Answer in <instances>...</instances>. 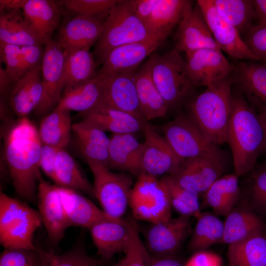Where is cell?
Masks as SVG:
<instances>
[{
	"label": "cell",
	"instance_id": "816d5d0a",
	"mask_svg": "<svg viewBox=\"0 0 266 266\" xmlns=\"http://www.w3.org/2000/svg\"><path fill=\"white\" fill-rule=\"evenodd\" d=\"M184 266H222V259L213 251L200 250L196 252Z\"/></svg>",
	"mask_w": 266,
	"mask_h": 266
},
{
	"label": "cell",
	"instance_id": "9f6ffc18",
	"mask_svg": "<svg viewBox=\"0 0 266 266\" xmlns=\"http://www.w3.org/2000/svg\"><path fill=\"white\" fill-rule=\"evenodd\" d=\"M27 0H0V10H7L23 8Z\"/></svg>",
	"mask_w": 266,
	"mask_h": 266
},
{
	"label": "cell",
	"instance_id": "db71d44e",
	"mask_svg": "<svg viewBox=\"0 0 266 266\" xmlns=\"http://www.w3.org/2000/svg\"><path fill=\"white\" fill-rule=\"evenodd\" d=\"M174 255L156 256L150 255L149 266H184Z\"/></svg>",
	"mask_w": 266,
	"mask_h": 266
},
{
	"label": "cell",
	"instance_id": "83f0119b",
	"mask_svg": "<svg viewBox=\"0 0 266 266\" xmlns=\"http://www.w3.org/2000/svg\"><path fill=\"white\" fill-rule=\"evenodd\" d=\"M256 61L238 63L231 77L257 107L266 105V65Z\"/></svg>",
	"mask_w": 266,
	"mask_h": 266
},
{
	"label": "cell",
	"instance_id": "d6a6232c",
	"mask_svg": "<svg viewBox=\"0 0 266 266\" xmlns=\"http://www.w3.org/2000/svg\"><path fill=\"white\" fill-rule=\"evenodd\" d=\"M238 177L234 173L217 179L203 194L202 205L210 207L218 215L227 216L239 197Z\"/></svg>",
	"mask_w": 266,
	"mask_h": 266
},
{
	"label": "cell",
	"instance_id": "603a6c76",
	"mask_svg": "<svg viewBox=\"0 0 266 266\" xmlns=\"http://www.w3.org/2000/svg\"><path fill=\"white\" fill-rule=\"evenodd\" d=\"M104 22L82 16H76L61 27L57 42L66 52L89 50L96 43L104 27Z\"/></svg>",
	"mask_w": 266,
	"mask_h": 266
},
{
	"label": "cell",
	"instance_id": "d6986e66",
	"mask_svg": "<svg viewBox=\"0 0 266 266\" xmlns=\"http://www.w3.org/2000/svg\"><path fill=\"white\" fill-rule=\"evenodd\" d=\"M161 44L152 39L117 47L104 57L97 75L103 79L119 73L136 71L141 62Z\"/></svg>",
	"mask_w": 266,
	"mask_h": 266
},
{
	"label": "cell",
	"instance_id": "60d3db41",
	"mask_svg": "<svg viewBox=\"0 0 266 266\" xmlns=\"http://www.w3.org/2000/svg\"><path fill=\"white\" fill-rule=\"evenodd\" d=\"M35 246L40 255L42 266H85L102 263L88 255L82 235L70 249L61 255L51 252L37 243Z\"/></svg>",
	"mask_w": 266,
	"mask_h": 266
},
{
	"label": "cell",
	"instance_id": "4316f807",
	"mask_svg": "<svg viewBox=\"0 0 266 266\" xmlns=\"http://www.w3.org/2000/svg\"><path fill=\"white\" fill-rule=\"evenodd\" d=\"M186 0H159L151 15L144 23L151 37L163 41L179 24L191 2Z\"/></svg>",
	"mask_w": 266,
	"mask_h": 266
},
{
	"label": "cell",
	"instance_id": "ba28073f",
	"mask_svg": "<svg viewBox=\"0 0 266 266\" xmlns=\"http://www.w3.org/2000/svg\"><path fill=\"white\" fill-rule=\"evenodd\" d=\"M94 177L93 193L109 216L122 219L129 204L133 187L132 176L111 171L101 163L86 161Z\"/></svg>",
	"mask_w": 266,
	"mask_h": 266
},
{
	"label": "cell",
	"instance_id": "c3c4849f",
	"mask_svg": "<svg viewBox=\"0 0 266 266\" xmlns=\"http://www.w3.org/2000/svg\"><path fill=\"white\" fill-rule=\"evenodd\" d=\"M250 197L255 209L266 214V167L259 170L253 176Z\"/></svg>",
	"mask_w": 266,
	"mask_h": 266
},
{
	"label": "cell",
	"instance_id": "8fae6325",
	"mask_svg": "<svg viewBox=\"0 0 266 266\" xmlns=\"http://www.w3.org/2000/svg\"><path fill=\"white\" fill-rule=\"evenodd\" d=\"M197 3L221 51L235 59L260 61L241 38L237 29L219 13L213 0H198Z\"/></svg>",
	"mask_w": 266,
	"mask_h": 266
},
{
	"label": "cell",
	"instance_id": "681fc988",
	"mask_svg": "<svg viewBox=\"0 0 266 266\" xmlns=\"http://www.w3.org/2000/svg\"><path fill=\"white\" fill-rule=\"evenodd\" d=\"M60 149L52 146L42 144L40 151V168L54 182L55 163L57 155Z\"/></svg>",
	"mask_w": 266,
	"mask_h": 266
},
{
	"label": "cell",
	"instance_id": "f1b7e54d",
	"mask_svg": "<svg viewBox=\"0 0 266 266\" xmlns=\"http://www.w3.org/2000/svg\"><path fill=\"white\" fill-rule=\"evenodd\" d=\"M72 130L86 161L98 162L107 167L110 138L105 132L83 119L73 124Z\"/></svg>",
	"mask_w": 266,
	"mask_h": 266
},
{
	"label": "cell",
	"instance_id": "277c9868",
	"mask_svg": "<svg viewBox=\"0 0 266 266\" xmlns=\"http://www.w3.org/2000/svg\"><path fill=\"white\" fill-rule=\"evenodd\" d=\"M146 62L152 79L168 108L180 105L191 97L196 86L186 61L176 49L165 54H154Z\"/></svg>",
	"mask_w": 266,
	"mask_h": 266
},
{
	"label": "cell",
	"instance_id": "8992f818",
	"mask_svg": "<svg viewBox=\"0 0 266 266\" xmlns=\"http://www.w3.org/2000/svg\"><path fill=\"white\" fill-rule=\"evenodd\" d=\"M152 39L134 13L130 0H119L104 23L94 55L101 63L106 55L117 47Z\"/></svg>",
	"mask_w": 266,
	"mask_h": 266
},
{
	"label": "cell",
	"instance_id": "7a4b0ae2",
	"mask_svg": "<svg viewBox=\"0 0 266 266\" xmlns=\"http://www.w3.org/2000/svg\"><path fill=\"white\" fill-rule=\"evenodd\" d=\"M227 142L238 176L250 171L260 153L265 149L264 130L259 116L240 95L233 96Z\"/></svg>",
	"mask_w": 266,
	"mask_h": 266
},
{
	"label": "cell",
	"instance_id": "f35d334b",
	"mask_svg": "<svg viewBox=\"0 0 266 266\" xmlns=\"http://www.w3.org/2000/svg\"><path fill=\"white\" fill-rule=\"evenodd\" d=\"M224 232V223L217 216L211 213H201L191 234L189 249L197 252L221 243Z\"/></svg>",
	"mask_w": 266,
	"mask_h": 266
},
{
	"label": "cell",
	"instance_id": "d590c367",
	"mask_svg": "<svg viewBox=\"0 0 266 266\" xmlns=\"http://www.w3.org/2000/svg\"><path fill=\"white\" fill-rule=\"evenodd\" d=\"M228 266H266V237L264 233L228 245Z\"/></svg>",
	"mask_w": 266,
	"mask_h": 266
},
{
	"label": "cell",
	"instance_id": "44dd1931",
	"mask_svg": "<svg viewBox=\"0 0 266 266\" xmlns=\"http://www.w3.org/2000/svg\"><path fill=\"white\" fill-rule=\"evenodd\" d=\"M143 144L133 133H113L110 137L107 167L138 176L142 172Z\"/></svg>",
	"mask_w": 266,
	"mask_h": 266
},
{
	"label": "cell",
	"instance_id": "9a60e30c",
	"mask_svg": "<svg viewBox=\"0 0 266 266\" xmlns=\"http://www.w3.org/2000/svg\"><path fill=\"white\" fill-rule=\"evenodd\" d=\"M175 49L186 55L205 48L219 49L197 3L189 4L175 36Z\"/></svg>",
	"mask_w": 266,
	"mask_h": 266
},
{
	"label": "cell",
	"instance_id": "94428289",
	"mask_svg": "<svg viewBox=\"0 0 266 266\" xmlns=\"http://www.w3.org/2000/svg\"><path fill=\"white\" fill-rule=\"evenodd\" d=\"M95 265H100V264H89V265H86L85 266H92Z\"/></svg>",
	"mask_w": 266,
	"mask_h": 266
},
{
	"label": "cell",
	"instance_id": "e575fe53",
	"mask_svg": "<svg viewBox=\"0 0 266 266\" xmlns=\"http://www.w3.org/2000/svg\"><path fill=\"white\" fill-rule=\"evenodd\" d=\"M55 173L56 185L94 197L93 185L66 149H60L57 153Z\"/></svg>",
	"mask_w": 266,
	"mask_h": 266
},
{
	"label": "cell",
	"instance_id": "6da1fadb",
	"mask_svg": "<svg viewBox=\"0 0 266 266\" xmlns=\"http://www.w3.org/2000/svg\"><path fill=\"white\" fill-rule=\"evenodd\" d=\"M3 157L17 195L35 202L42 177L39 160L42 147L38 129L27 117L9 124L2 133Z\"/></svg>",
	"mask_w": 266,
	"mask_h": 266
},
{
	"label": "cell",
	"instance_id": "7c38bea8",
	"mask_svg": "<svg viewBox=\"0 0 266 266\" xmlns=\"http://www.w3.org/2000/svg\"><path fill=\"white\" fill-rule=\"evenodd\" d=\"M36 201L38 212L47 233L49 245L56 248L66 229L70 227L67 219L57 186L39 179Z\"/></svg>",
	"mask_w": 266,
	"mask_h": 266
},
{
	"label": "cell",
	"instance_id": "f546056e",
	"mask_svg": "<svg viewBox=\"0 0 266 266\" xmlns=\"http://www.w3.org/2000/svg\"><path fill=\"white\" fill-rule=\"evenodd\" d=\"M102 96V79L97 75L91 79L64 90L55 108L84 113L98 105Z\"/></svg>",
	"mask_w": 266,
	"mask_h": 266
},
{
	"label": "cell",
	"instance_id": "e0dca14e",
	"mask_svg": "<svg viewBox=\"0 0 266 266\" xmlns=\"http://www.w3.org/2000/svg\"><path fill=\"white\" fill-rule=\"evenodd\" d=\"M136 71L119 73L101 79L102 96L99 105L115 108L146 121L135 83Z\"/></svg>",
	"mask_w": 266,
	"mask_h": 266
},
{
	"label": "cell",
	"instance_id": "ab89813d",
	"mask_svg": "<svg viewBox=\"0 0 266 266\" xmlns=\"http://www.w3.org/2000/svg\"><path fill=\"white\" fill-rule=\"evenodd\" d=\"M221 16L240 33L247 34L256 17L253 0H213Z\"/></svg>",
	"mask_w": 266,
	"mask_h": 266
},
{
	"label": "cell",
	"instance_id": "6f0895ef",
	"mask_svg": "<svg viewBox=\"0 0 266 266\" xmlns=\"http://www.w3.org/2000/svg\"><path fill=\"white\" fill-rule=\"evenodd\" d=\"M0 92L2 93H3V92L6 91L9 86V85L13 83L12 82L5 69H3L0 67Z\"/></svg>",
	"mask_w": 266,
	"mask_h": 266
},
{
	"label": "cell",
	"instance_id": "5bb4252c",
	"mask_svg": "<svg viewBox=\"0 0 266 266\" xmlns=\"http://www.w3.org/2000/svg\"><path fill=\"white\" fill-rule=\"evenodd\" d=\"M186 66L196 86L208 87L229 76L233 66L219 49L201 48L186 54Z\"/></svg>",
	"mask_w": 266,
	"mask_h": 266
},
{
	"label": "cell",
	"instance_id": "2e32d148",
	"mask_svg": "<svg viewBox=\"0 0 266 266\" xmlns=\"http://www.w3.org/2000/svg\"><path fill=\"white\" fill-rule=\"evenodd\" d=\"M143 132L145 140L143 143L142 172L156 177L173 174L183 160L174 153L164 137L157 133L148 122Z\"/></svg>",
	"mask_w": 266,
	"mask_h": 266
},
{
	"label": "cell",
	"instance_id": "f907efd6",
	"mask_svg": "<svg viewBox=\"0 0 266 266\" xmlns=\"http://www.w3.org/2000/svg\"><path fill=\"white\" fill-rule=\"evenodd\" d=\"M20 51L27 72L41 65L44 51L40 44L20 47Z\"/></svg>",
	"mask_w": 266,
	"mask_h": 266
},
{
	"label": "cell",
	"instance_id": "3957f363",
	"mask_svg": "<svg viewBox=\"0 0 266 266\" xmlns=\"http://www.w3.org/2000/svg\"><path fill=\"white\" fill-rule=\"evenodd\" d=\"M230 75L207 87L188 104V116L204 137L217 146L227 142L233 95Z\"/></svg>",
	"mask_w": 266,
	"mask_h": 266
},
{
	"label": "cell",
	"instance_id": "30bf717a",
	"mask_svg": "<svg viewBox=\"0 0 266 266\" xmlns=\"http://www.w3.org/2000/svg\"><path fill=\"white\" fill-rule=\"evenodd\" d=\"M41 63V100L34 110L37 116L44 117L52 111L62 98L64 89V73L66 52L57 41L52 38L45 44Z\"/></svg>",
	"mask_w": 266,
	"mask_h": 266
},
{
	"label": "cell",
	"instance_id": "484cf974",
	"mask_svg": "<svg viewBox=\"0 0 266 266\" xmlns=\"http://www.w3.org/2000/svg\"><path fill=\"white\" fill-rule=\"evenodd\" d=\"M83 120L112 133H134L143 131L147 121L127 112L102 105L81 113Z\"/></svg>",
	"mask_w": 266,
	"mask_h": 266
},
{
	"label": "cell",
	"instance_id": "bcb514c9",
	"mask_svg": "<svg viewBox=\"0 0 266 266\" xmlns=\"http://www.w3.org/2000/svg\"><path fill=\"white\" fill-rule=\"evenodd\" d=\"M142 243L134 227L130 243L125 251V266H149L150 254Z\"/></svg>",
	"mask_w": 266,
	"mask_h": 266
},
{
	"label": "cell",
	"instance_id": "ac0fdd59",
	"mask_svg": "<svg viewBox=\"0 0 266 266\" xmlns=\"http://www.w3.org/2000/svg\"><path fill=\"white\" fill-rule=\"evenodd\" d=\"M135 225L122 219L112 218L99 221L88 230L98 254L109 260L116 254L125 252Z\"/></svg>",
	"mask_w": 266,
	"mask_h": 266
},
{
	"label": "cell",
	"instance_id": "cb8c5ba5",
	"mask_svg": "<svg viewBox=\"0 0 266 266\" xmlns=\"http://www.w3.org/2000/svg\"><path fill=\"white\" fill-rule=\"evenodd\" d=\"M59 5L52 0H27L22 8L26 22L41 44L51 38L59 24Z\"/></svg>",
	"mask_w": 266,
	"mask_h": 266
},
{
	"label": "cell",
	"instance_id": "5b68a950",
	"mask_svg": "<svg viewBox=\"0 0 266 266\" xmlns=\"http://www.w3.org/2000/svg\"><path fill=\"white\" fill-rule=\"evenodd\" d=\"M42 224L38 211L0 192V243L4 249H35L33 235Z\"/></svg>",
	"mask_w": 266,
	"mask_h": 266
},
{
	"label": "cell",
	"instance_id": "11a10c76",
	"mask_svg": "<svg viewBox=\"0 0 266 266\" xmlns=\"http://www.w3.org/2000/svg\"><path fill=\"white\" fill-rule=\"evenodd\" d=\"M256 17L259 21L266 22V0H253Z\"/></svg>",
	"mask_w": 266,
	"mask_h": 266
},
{
	"label": "cell",
	"instance_id": "ffe728a7",
	"mask_svg": "<svg viewBox=\"0 0 266 266\" xmlns=\"http://www.w3.org/2000/svg\"><path fill=\"white\" fill-rule=\"evenodd\" d=\"M224 167L207 159H184L176 171L169 175L181 187L197 195L203 194L219 178Z\"/></svg>",
	"mask_w": 266,
	"mask_h": 266
},
{
	"label": "cell",
	"instance_id": "7dc6e473",
	"mask_svg": "<svg viewBox=\"0 0 266 266\" xmlns=\"http://www.w3.org/2000/svg\"><path fill=\"white\" fill-rule=\"evenodd\" d=\"M245 42L260 61L266 60V22L259 23L247 33Z\"/></svg>",
	"mask_w": 266,
	"mask_h": 266
},
{
	"label": "cell",
	"instance_id": "f6af8a7d",
	"mask_svg": "<svg viewBox=\"0 0 266 266\" xmlns=\"http://www.w3.org/2000/svg\"><path fill=\"white\" fill-rule=\"evenodd\" d=\"M0 266H42L40 255L35 249H4L0 255Z\"/></svg>",
	"mask_w": 266,
	"mask_h": 266
},
{
	"label": "cell",
	"instance_id": "8d00e7d4",
	"mask_svg": "<svg viewBox=\"0 0 266 266\" xmlns=\"http://www.w3.org/2000/svg\"><path fill=\"white\" fill-rule=\"evenodd\" d=\"M20 9L8 10L0 16V41L20 47L40 44L26 22Z\"/></svg>",
	"mask_w": 266,
	"mask_h": 266
},
{
	"label": "cell",
	"instance_id": "74e56055",
	"mask_svg": "<svg viewBox=\"0 0 266 266\" xmlns=\"http://www.w3.org/2000/svg\"><path fill=\"white\" fill-rule=\"evenodd\" d=\"M65 52L64 90L97 75L94 57L89 50L80 49Z\"/></svg>",
	"mask_w": 266,
	"mask_h": 266
},
{
	"label": "cell",
	"instance_id": "91938a15",
	"mask_svg": "<svg viewBox=\"0 0 266 266\" xmlns=\"http://www.w3.org/2000/svg\"><path fill=\"white\" fill-rule=\"evenodd\" d=\"M98 266L99 265H95L92 266ZM111 266H125L124 258H123L121 260H120L117 263Z\"/></svg>",
	"mask_w": 266,
	"mask_h": 266
},
{
	"label": "cell",
	"instance_id": "52a82bcc",
	"mask_svg": "<svg viewBox=\"0 0 266 266\" xmlns=\"http://www.w3.org/2000/svg\"><path fill=\"white\" fill-rule=\"evenodd\" d=\"M162 131L166 142L181 159L202 158L224 167L222 151L204 137L188 116L179 115L163 125Z\"/></svg>",
	"mask_w": 266,
	"mask_h": 266
},
{
	"label": "cell",
	"instance_id": "9c48e42d",
	"mask_svg": "<svg viewBox=\"0 0 266 266\" xmlns=\"http://www.w3.org/2000/svg\"><path fill=\"white\" fill-rule=\"evenodd\" d=\"M129 205L135 219L150 224L171 218V206L160 180L142 172L137 176L130 197Z\"/></svg>",
	"mask_w": 266,
	"mask_h": 266
},
{
	"label": "cell",
	"instance_id": "680465c9",
	"mask_svg": "<svg viewBox=\"0 0 266 266\" xmlns=\"http://www.w3.org/2000/svg\"><path fill=\"white\" fill-rule=\"evenodd\" d=\"M258 115L263 125L265 137V149H266V105L258 107Z\"/></svg>",
	"mask_w": 266,
	"mask_h": 266
},
{
	"label": "cell",
	"instance_id": "4fadbf2b",
	"mask_svg": "<svg viewBox=\"0 0 266 266\" xmlns=\"http://www.w3.org/2000/svg\"><path fill=\"white\" fill-rule=\"evenodd\" d=\"M192 232L189 216L151 224L145 232L148 250L153 255H174Z\"/></svg>",
	"mask_w": 266,
	"mask_h": 266
},
{
	"label": "cell",
	"instance_id": "ee69618b",
	"mask_svg": "<svg viewBox=\"0 0 266 266\" xmlns=\"http://www.w3.org/2000/svg\"><path fill=\"white\" fill-rule=\"evenodd\" d=\"M0 59L5 65V71L13 83L27 72L22 58L20 47L0 41Z\"/></svg>",
	"mask_w": 266,
	"mask_h": 266
},
{
	"label": "cell",
	"instance_id": "1f68e13d",
	"mask_svg": "<svg viewBox=\"0 0 266 266\" xmlns=\"http://www.w3.org/2000/svg\"><path fill=\"white\" fill-rule=\"evenodd\" d=\"M140 107L146 121L164 116L168 107L151 76L147 62L134 74Z\"/></svg>",
	"mask_w": 266,
	"mask_h": 266
},
{
	"label": "cell",
	"instance_id": "4dcf8cb0",
	"mask_svg": "<svg viewBox=\"0 0 266 266\" xmlns=\"http://www.w3.org/2000/svg\"><path fill=\"white\" fill-rule=\"evenodd\" d=\"M226 216L222 243L229 245L264 233L260 218L247 207L233 208Z\"/></svg>",
	"mask_w": 266,
	"mask_h": 266
},
{
	"label": "cell",
	"instance_id": "b9f144b4",
	"mask_svg": "<svg viewBox=\"0 0 266 266\" xmlns=\"http://www.w3.org/2000/svg\"><path fill=\"white\" fill-rule=\"evenodd\" d=\"M168 196L171 207L181 215L198 217L201 213L199 195L178 185L169 175L160 180Z\"/></svg>",
	"mask_w": 266,
	"mask_h": 266
},
{
	"label": "cell",
	"instance_id": "d4e9b609",
	"mask_svg": "<svg viewBox=\"0 0 266 266\" xmlns=\"http://www.w3.org/2000/svg\"><path fill=\"white\" fill-rule=\"evenodd\" d=\"M57 186L70 226H77L88 229L99 221L114 218L107 215L82 193L73 189Z\"/></svg>",
	"mask_w": 266,
	"mask_h": 266
},
{
	"label": "cell",
	"instance_id": "836d02e7",
	"mask_svg": "<svg viewBox=\"0 0 266 266\" xmlns=\"http://www.w3.org/2000/svg\"><path fill=\"white\" fill-rule=\"evenodd\" d=\"M70 111L55 108L42 118L38 129L43 144L66 149L72 130Z\"/></svg>",
	"mask_w": 266,
	"mask_h": 266
},
{
	"label": "cell",
	"instance_id": "7402d4cb",
	"mask_svg": "<svg viewBox=\"0 0 266 266\" xmlns=\"http://www.w3.org/2000/svg\"><path fill=\"white\" fill-rule=\"evenodd\" d=\"M41 65L26 72L10 89L9 105L18 118L34 111L42 96Z\"/></svg>",
	"mask_w": 266,
	"mask_h": 266
},
{
	"label": "cell",
	"instance_id": "7bdbcfd3",
	"mask_svg": "<svg viewBox=\"0 0 266 266\" xmlns=\"http://www.w3.org/2000/svg\"><path fill=\"white\" fill-rule=\"evenodd\" d=\"M119 0H64L59 3L76 16H85L105 22Z\"/></svg>",
	"mask_w": 266,
	"mask_h": 266
},
{
	"label": "cell",
	"instance_id": "f5cc1de1",
	"mask_svg": "<svg viewBox=\"0 0 266 266\" xmlns=\"http://www.w3.org/2000/svg\"><path fill=\"white\" fill-rule=\"evenodd\" d=\"M159 0H130L132 9L144 24L151 15Z\"/></svg>",
	"mask_w": 266,
	"mask_h": 266
}]
</instances>
